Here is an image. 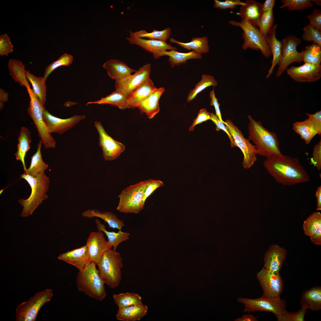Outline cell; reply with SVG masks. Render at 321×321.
Returning a JSON list of instances; mask_svg holds the SVG:
<instances>
[{"mask_svg":"<svg viewBox=\"0 0 321 321\" xmlns=\"http://www.w3.org/2000/svg\"><path fill=\"white\" fill-rule=\"evenodd\" d=\"M58 258L73 265L79 271L84 269L91 262L86 245L61 254Z\"/></svg>","mask_w":321,"mask_h":321,"instance_id":"cell-21","label":"cell"},{"mask_svg":"<svg viewBox=\"0 0 321 321\" xmlns=\"http://www.w3.org/2000/svg\"><path fill=\"white\" fill-rule=\"evenodd\" d=\"M151 64L148 63L140 67L133 75L115 81V90L128 96L136 88L150 78Z\"/></svg>","mask_w":321,"mask_h":321,"instance_id":"cell-15","label":"cell"},{"mask_svg":"<svg viewBox=\"0 0 321 321\" xmlns=\"http://www.w3.org/2000/svg\"><path fill=\"white\" fill-rule=\"evenodd\" d=\"M122 258L116 250L106 251L97 265L100 274L105 283L110 288L118 287L122 279Z\"/></svg>","mask_w":321,"mask_h":321,"instance_id":"cell-5","label":"cell"},{"mask_svg":"<svg viewBox=\"0 0 321 321\" xmlns=\"http://www.w3.org/2000/svg\"><path fill=\"white\" fill-rule=\"evenodd\" d=\"M30 101L27 111L35 125L39 135L45 149L54 148L56 142L51 136L44 122L43 111L45 108L30 87L27 89Z\"/></svg>","mask_w":321,"mask_h":321,"instance_id":"cell-8","label":"cell"},{"mask_svg":"<svg viewBox=\"0 0 321 321\" xmlns=\"http://www.w3.org/2000/svg\"><path fill=\"white\" fill-rule=\"evenodd\" d=\"M129 33V37H126L125 38L130 44L137 45L146 51L152 53L153 55L168 50H177L176 47L166 42L140 38L132 31H130Z\"/></svg>","mask_w":321,"mask_h":321,"instance_id":"cell-19","label":"cell"},{"mask_svg":"<svg viewBox=\"0 0 321 321\" xmlns=\"http://www.w3.org/2000/svg\"><path fill=\"white\" fill-rule=\"evenodd\" d=\"M249 139L255 144L257 154L267 157L282 153L276 133L264 127L260 121L254 120L249 115Z\"/></svg>","mask_w":321,"mask_h":321,"instance_id":"cell-2","label":"cell"},{"mask_svg":"<svg viewBox=\"0 0 321 321\" xmlns=\"http://www.w3.org/2000/svg\"><path fill=\"white\" fill-rule=\"evenodd\" d=\"M240 6L237 13L242 19L258 27L259 19L262 13V4L254 0H246Z\"/></svg>","mask_w":321,"mask_h":321,"instance_id":"cell-22","label":"cell"},{"mask_svg":"<svg viewBox=\"0 0 321 321\" xmlns=\"http://www.w3.org/2000/svg\"><path fill=\"white\" fill-rule=\"evenodd\" d=\"M287 73L296 81L313 82L317 81L321 77V66L304 63L300 66L291 67L287 70Z\"/></svg>","mask_w":321,"mask_h":321,"instance_id":"cell-18","label":"cell"},{"mask_svg":"<svg viewBox=\"0 0 321 321\" xmlns=\"http://www.w3.org/2000/svg\"><path fill=\"white\" fill-rule=\"evenodd\" d=\"M134 33L140 38L166 42L171 34V30L170 28L167 27L161 31L153 29L152 32H149L143 29L134 32Z\"/></svg>","mask_w":321,"mask_h":321,"instance_id":"cell-43","label":"cell"},{"mask_svg":"<svg viewBox=\"0 0 321 321\" xmlns=\"http://www.w3.org/2000/svg\"><path fill=\"white\" fill-rule=\"evenodd\" d=\"M293 129L307 144L310 143L316 135H320L317 128L308 118L303 121H297L294 123L293 125Z\"/></svg>","mask_w":321,"mask_h":321,"instance_id":"cell-33","label":"cell"},{"mask_svg":"<svg viewBox=\"0 0 321 321\" xmlns=\"http://www.w3.org/2000/svg\"><path fill=\"white\" fill-rule=\"evenodd\" d=\"M274 22L273 10L262 12L259 19L258 27L265 38L273 26Z\"/></svg>","mask_w":321,"mask_h":321,"instance_id":"cell-45","label":"cell"},{"mask_svg":"<svg viewBox=\"0 0 321 321\" xmlns=\"http://www.w3.org/2000/svg\"><path fill=\"white\" fill-rule=\"evenodd\" d=\"M26 76L32 85V90L35 95L44 106L46 101L47 86L43 77L35 76L31 73L29 70H27Z\"/></svg>","mask_w":321,"mask_h":321,"instance_id":"cell-38","label":"cell"},{"mask_svg":"<svg viewBox=\"0 0 321 321\" xmlns=\"http://www.w3.org/2000/svg\"><path fill=\"white\" fill-rule=\"evenodd\" d=\"M281 42V56L276 74L277 77H280L291 64L303 61L304 53V50L300 52L297 51V47L301 40L293 35H287Z\"/></svg>","mask_w":321,"mask_h":321,"instance_id":"cell-12","label":"cell"},{"mask_svg":"<svg viewBox=\"0 0 321 321\" xmlns=\"http://www.w3.org/2000/svg\"><path fill=\"white\" fill-rule=\"evenodd\" d=\"M43 113L44 122L51 133L62 134L86 118L84 115H75L68 118L61 119L52 115L45 108Z\"/></svg>","mask_w":321,"mask_h":321,"instance_id":"cell-16","label":"cell"},{"mask_svg":"<svg viewBox=\"0 0 321 321\" xmlns=\"http://www.w3.org/2000/svg\"><path fill=\"white\" fill-rule=\"evenodd\" d=\"M224 123L232 135L236 147L240 149L243 154V167L245 169H249L257 160V151L255 146L250 142L249 139L244 137L241 130L231 121L226 119Z\"/></svg>","mask_w":321,"mask_h":321,"instance_id":"cell-11","label":"cell"},{"mask_svg":"<svg viewBox=\"0 0 321 321\" xmlns=\"http://www.w3.org/2000/svg\"><path fill=\"white\" fill-rule=\"evenodd\" d=\"M53 296L52 289L37 292L28 301L21 303L16 309V321H35L40 308L51 300Z\"/></svg>","mask_w":321,"mask_h":321,"instance_id":"cell-10","label":"cell"},{"mask_svg":"<svg viewBox=\"0 0 321 321\" xmlns=\"http://www.w3.org/2000/svg\"><path fill=\"white\" fill-rule=\"evenodd\" d=\"M155 59H158L160 57L164 56H168V61L170 64L171 67L173 68L176 66H179L185 63L190 59H201L202 56L201 54L192 51L188 53H182L177 52L176 50L165 51L157 53L153 55Z\"/></svg>","mask_w":321,"mask_h":321,"instance_id":"cell-28","label":"cell"},{"mask_svg":"<svg viewBox=\"0 0 321 321\" xmlns=\"http://www.w3.org/2000/svg\"><path fill=\"white\" fill-rule=\"evenodd\" d=\"M7 66L10 75L15 81L26 89L30 87L26 76L27 70L21 61L11 59L8 61Z\"/></svg>","mask_w":321,"mask_h":321,"instance_id":"cell-31","label":"cell"},{"mask_svg":"<svg viewBox=\"0 0 321 321\" xmlns=\"http://www.w3.org/2000/svg\"><path fill=\"white\" fill-rule=\"evenodd\" d=\"M235 321H257V319L253 314H248L243 316L241 317L237 318Z\"/></svg>","mask_w":321,"mask_h":321,"instance_id":"cell-61","label":"cell"},{"mask_svg":"<svg viewBox=\"0 0 321 321\" xmlns=\"http://www.w3.org/2000/svg\"><path fill=\"white\" fill-rule=\"evenodd\" d=\"M169 40L171 43L177 44L185 49L189 51L193 50L201 54L207 53L209 51V41L207 37H193L191 41L188 43L182 42L173 38H170Z\"/></svg>","mask_w":321,"mask_h":321,"instance_id":"cell-34","label":"cell"},{"mask_svg":"<svg viewBox=\"0 0 321 321\" xmlns=\"http://www.w3.org/2000/svg\"><path fill=\"white\" fill-rule=\"evenodd\" d=\"M127 101V96L119 91L115 90L98 100L88 102L86 106L92 104H109L117 107L120 109H124L128 108Z\"/></svg>","mask_w":321,"mask_h":321,"instance_id":"cell-37","label":"cell"},{"mask_svg":"<svg viewBox=\"0 0 321 321\" xmlns=\"http://www.w3.org/2000/svg\"><path fill=\"white\" fill-rule=\"evenodd\" d=\"M86 245L90 261L97 265L104 253L111 248L108 241L106 240L103 232L100 231L91 232Z\"/></svg>","mask_w":321,"mask_h":321,"instance_id":"cell-17","label":"cell"},{"mask_svg":"<svg viewBox=\"0 0 321 321\" xmlns=\"http://www.w3.org/2000/svg\"><path fill=\"white\" fill-rule=\"evenodd\" d=\"M210 97L211 99L210 105L214 106L215 110V115L218 117L220 121L224 122L221 117L220 109V105L218 102V99L215 97L214 89L210 92Z\"/></svg>","mask_w":321,"mask_h":321,"instance_id":"cell-57","label":"cell"},{"mask_svg":"<svg viewBox=\"0 0 321 321\" xmlns=\"http://www.w3.org/2000/svg\"><path fill=\"white\" fill-rule=\"evenodd\" d=\"M13 45L12 44L10 37L7 34L0 36V55L7 56L13 51Z\"/></svg>","mask_w":321,"mask_h":321,"instance_id":"cell-50","label":"cell"},{"mask_svg":"<svg viewBox=\"0 0 321 321\" xmlns=\"http://www.w3.org/2000/svg\"><path fill=\"white\" fill-rule=\"evenodd\" d=\"M217 85L218 82L213 76L207 74L203 75L201 80L189 92L187 98V102H189L194 99L198 94L206 88L211 86L215 87Z\"/></svg>","mask_w":321,"mask_h":321,"instance_id":"cell-41","label":"cell"},{"mask_svg":"<svg viewBox=\"0 0 321 321\" xmlns=\"http://www.w3.org/2000/svg\"><path fill=\"white\" fill-rule=\"evenodd\" d=\"M165 90L163 87L156 88L138 106L141 112L145 113L149 119L153 118L159 112V101Z\"/></svg>","mask_w":321,"mask_h":321,"instance_id":"cell-23","label":"cell"},{"mask_svg":"<svg viewBox=\"0 0 321 321\" xmlns=\"http://www.w3.org/2000/svg\"><path fill=\"white\" fill-rule=\"evenodd\" d=\"M42 143L40 139L37 144L36 152L31 157L30 165L26 169L24 174L33 177L44 172L48 167V165L43 161L41 153Z\"/></svg>","mask_w":321,"mask_h":321,"instance_id":"cell-35","label":"cell"},{"mask_svg":"<svg viewBox=\"0 0 321 321\" xmlns=\"http://www.w3.org/2000/svg\"><path fill=\"white\" fill-rule=\"evenodd\" d=\"M257 278L262 288L263 295L269 297H280L284 283L279 272H271L263 267L257 274Z\"/></svg>","mask_w":321,"mask_h":321,"instance_id":"cell-14","label":"cell"},{"mask_svg":"<svg viewBox=\"0 0 321 321\" xmlns=\"http://www.w3.org/2000/svg\"><path fill=\"white\" fill-rule=\"evenodd\" d=\"M277 28V25H273L265 37L273 56L271 66L268 71L267 78H268L272 73L275 67L279 65L281 59V41L278 40L276 37V32Z\"/></svg>","mask_w":321,"mask_h":321,"instance_id":"cell-26","label":"cell"},{"mask_svg":"<svg viewBox=\"0 0 321 321\" xmlns=\"http://www.w3.org/2000/svg\"><path fill=\"white\" fill-rule=\"evenodd\" d=\"M18 141L17 150L15 155L16 159L22 162L25 172L27 169L25 158L26 153L31 148L32 141L31 132L26 127L23 126L21 128Z\"/></svg>","mask_w":321,"mask_h":321,"instance_id":"cell-30","label":"cell"},{"mask_svg":"<svg viewBox=\"0 0 321 321\" xmlns=\"http://www.w3.org/2000/svg\"><path fill=\"white\" fill-rule=\"evenodd\" d=\"M214 7L221 10L232 9L235 8L237 6L244 4V2L240 0H226L224 1L214 0Z\"/></svg>","mask_w":321,"mask_h":321,"instance_id":"cell-53","label":"cell"},{"mask_svg":"<svg viewBox=\"0 0 321 321\" xmlns=\"http://www.w3.org/2000/svg\"><path fill=\"white\" fill-rule=\"evenodd\" d=\"M109 76L116 81L120 80L136 70L128 67L122 61L116 59H110L103 65Z\"/></svg>","mask_w":321,"mask_h":321,"instance_id":"cell-25","label":"cell"},{"mask_svg":"<svg viewBox=\"0 0 321 321\" xmlns=\"http://www.w3.org/2000/svg\"><path fill=\"white\" fill-rule=\"evenodd\" d=\"M156 88L152 80L150 78H148L127 96L128 108H137Z\"/></svg>","mask_w":321,"mask_h":321,"instance_id":"cell-24","label":"cell"},{"mask_svg":"<svg viewBox=\"0 0 321 321\" xmlns=\"http://www.w3.org/2000/svg\"><path fill=\"white\" fill-rule=\"evenodd\" d=\"M98 231L104 232L108 238V242L110 246L113 247V249L116 250L118 246L121 243L125 241L130 238L129 233L122 232L119 230L117 232H109L106 229L105 225L97 219L95 221Z\"/></svg>","mask_w":321,"mask_h":321,"instance_id":"cell-36","label":"cell"},{"mask_svg":"<svg viewBox=\"0 0 321 321\" xmlns=\"http://www.w3.org/2000/svg\"><path fill=\"white\" fill-rule=\"evenodd\" d=\"M164 186L163 183L159 180L151 179L146 180V183L144 191L143 202L145 204L147 198L157 188Z\"/></svg>","mask_w":321,"mask_h":321,"instance_id":"cell-49","label":"cell"},{"mask_svg":"<svg viewBox=\"0 0 321 321\" xmlns=\"http://www.w3.org/2000/svg\"><path fill=\"white\" fill-rule=\"evenodd\" d=\"M304 32L302 39L307 42H312L313 43L321 46V31L317 30L309 24L305 25L303 27Z\"/></svg>","mask_w":321,"mask_h":321,"instance_id":"cell-47","label":"cell"},{"mask_svg":"<svg viewBox=\"0 0 321 321\" xmlns=\"http://www.w3.org/2000/svg\"><path fill=\"white\" fill-rule=\"evenodd\" d=\"M83 217L87 218L97 217L106 222L110 228L121 230L125 224L123 222L119 219L117 215L110 212H101L97 209L89 210L82 213Z\"/></svg>","mask_w":321,"mask_h":321,"instance_id":"cell-32","label":"cell"},{"mask_svg":"<svg viewBox=\"0 0 321 321\" xmlns=\"http://www.w3.org/2000/svg\"><path fill=\"white\" fill-rule=\"evenodd\" d=\"M237 300L244 304V312L265 311L273 313L276 316L287 311L286 302L280 297H269L263 295L257 298H239Z\"/></svg>","mask_w":321,"mask_h":321,"instance_id":"cell-9","label":"cell"},{"mask_svg":"<svg viewBox=\"0 0 321 321\" xmlns=\"http://www.w3.org/2000/svg\"><path fill=\"white\" fill-rule=\"evenodd\" d=\"M73 60V56L65 53L62 55L57 60L48 65L45 68L43 78L46 81L50 74L54 70L61 66H69Z\"/></svg>","mask_w":321,"mask_h":321,"instance_id":"cell-44","label":"cell"},{"mask_svg":"<svg viewBox=\"0 0 321 321\" xmlns=\"http://www.w3.org/2000/svg\"><path fill=\"white\" fill-rule=\"evenodd\" d=\"M8 100V94L2 88L0 89V101L3 103L5 102Z\"/></svg>","mask_w":321,"mask_h":321,"instance_id":"cell-62","label":"cell"},{"mask_svg":"<svg viewBox=\"0 0 321 321\" xmlns=\"http://www.w3.org/2000/svg\"><path fill=\"white\" fill-rule=\"evenodd\" d=\"M311 2L313 3H315L317 5L321 6V0H311Z\"/></svg>","mask_w":321,"mask_h":321,"instance_id":"cell-63","label":"cell"},{"mask_svg":"<svg viewBox=\"0 0 321 321\" xmlns=\"http://www.w3.org/2000/svg\"><path fill=\"white\" fill-rule=\"evenodd\" d=\"M229 23L232 26L239 27L242 30V37L244 42L242 48L243 50L248 48L256 51L259 50L266 58L272 55L265 38L257 27L243 19L240 21L231 20Z\"/></svg>","mask_w":321,"mask_h":321,"instance_id":"cell-7","label":"cell"},{"mask_svg":"<svg viewBox=\"0 0 321 321\" xmlns=\"http://www.w3.org/2000/svg\"><path fill=\"white\" fill-rule=\"evenodd\" d=\"M309 25L314 28L321 31V11L319 9H314L311 13L307 16Z\"/></svg>","mask_w":321,"mask_h":321,"instance_id":"cell-54","label":"cell"},{"mask_svg":"<svg viewBox=\"0 0 321 321\" xmlns=\"http://www.w3.org/2000/svg\"><path fill=\"white\" fill-rule=\"evenodd\" d=\"M264 167L277 182L292 185L310 181L309 176L296 158L282 153L267 157Z\"/></svg>","mask_w":321,"mask_h":321,"instance_id":"cell-1","label":"cell"},{"mask_svg":"<svg viewBox=\"0 0 321 321\" xmlns=\"http://www.w3.org/2000/svg\"><path fill=\"white\" fill-rule=\"evenodd\" d=\"M210 120H211L215 124V129L217 131L221 130L224 131L227 134L230 141L231 147H236V144L232 135L229 133L224 123V121L222 122L220 121L218 117L213 113H210Z\"/></svg>","mask_w":321,"mask_h":321,"instance_id":"cell-51","label":"cell"},{"mask_svg":"<svg viewBox=\"0 0 321 321\" xmlns=\"http://www.w3.org/2000/svg\"><path fill=\"white\" fill-rule=\"evenodd\" d=\"M301 307L316 311L321 309V287L314 286L303 291L300 301Z\"/></svg>","mask_w":321,"mask_h":321,"instance_id":"cell-27","label":"cell"},{"mask_svg":"<svg viewBox=\"0 0 321 321\" xmlns=\"http://www.w3.org/2000/svg\"><path fill=\"white\" fill-rule=\"evenodd\" d=\"M312 157L310 159V165H313L318 170L321 169V140L315 145L313 148Z\"/></svg>","mask_w":321,"mask_h":321,"instance_id":"cell-52","label":"cell"},{"mask_svg":"<svg viewBox=\"0 0 321 321\" xmlns=\"http://www.w3.org/2000/svg\"><path fill=\"white\" fill-rule=\"evenodd\" d=\"M303 61L317 66H321V46L313 43L309 45L304 50Z\"/></svg>","mask_w":321,"mask_h":321,"instance_id":"cell-42","label":"cell"},{"mask_svg":"<svg viewBox=\"0 0 321 321\" xmlns=\"http://www.w3.org/2000/svg\"><path fill=\"white\" fill-rule=\"evenodd\" d=\"M21 177L27 182L31 189V193L29 198L18 200V202L23 207L20 216L26 217L32 215L39 204L48 197L46 193L49 190V179L44 172L35 177L24 173Z\"/></svg>","mask_w":321,"mask_h":321,"instance_id":"cell-3","label":"cell"},{"mask_svg":"<svg viewBox=\"0 0 321 321\" xmlns=\"http://www.w3.org/2000/svg\"><path fill=\"white\" fill-rule=\"evenodd\" d=\"M3 103H3V102H1V101L0 102V110H1L2 108L4 107V104H3Z\"/></svg>","mask_w":321,"mask_h":321,"instance_id":"cell-64","label":"cell"},{"mask_svg":"<svg viewBox=\"0 0 321 321\" xmlns=\"http://www.w3.org/2000/svg\"><path fill=\"white\" fill-rule=\"evenodd\" d=\"M95 263L91 262L84 269L79 271L76 278V285L79 291L101 301L105 298L107 293L104 287L105 283Z\"/></svg>","mask_w":321,"mask_h":321,"instance_id":"cell-4","label":"cell"},{"mask_svg":"<svg viewBox=\"0 0 321 321\" xmlns=\"http://www.w3.org/2000/svg\"><path fill=\"white\" fill-rule=\"evenodd\" d=\"M280 9L287 7L289 11L302 10L313 6L311 0H281Z\"/></svg>","mask_w":321,"mask_h":321,"instance_id":"cell-46","label":"cell"},{"mask_svg":"<svg viewBox=\"0 0 321 321\" xmlns=\"http://www.w3.org/2000/svg\"><path fill=\"white\" fill-rule=\"evenodd\" d=\"M303 229L306 235L311 237L321 230V213L314 212L304 221Z\"/></svg>","mask_w":321,"mask_h":321,"instance_id":"cell-40","label":"cell"},{"mask_svg":"<svg viewBox=\"0 0 321 321\" xmlns=\"http://www.w3.org/2000/svg\"><path fill=\"white\" fill-rule=\"evenodd\" d=\"M315 196L317 199V210H321V186H319L316 191Z\"/></svg>","mask_w":321,"mask_h":321,"instance_id":"cell-59","label":"cell"},{"mask_svg":"<svg viewBox=\"0 0 321 321\" xmlns=\"http://www.w3.org/2000/svg\"><path fill=\"white\" fill-rule=\"evenodd\" d=\"M307 310L301 307L295 312H289L286 311L284 314L276 317L278 321H304Z\"/></svg>","mask_w":321,"mask_h":321,"instance_id":"cell-48","label":"cell"},{"mask_svg":"<svg viewBox=\"0 0 321 321\" xmlns=\"http://www.w3.org/2000/svg\"><path fill=\"white\" fill-rule=\"evenodd\" d=\"M148 307L141 304L133 305L118 309L116 319L122 321L140 320L147 314Z\"/></svg>","mask_w":321,"mask_h":321,"instance_id":"cell-29","label":"cell"},{"mask_svg":"<svg viewBox=\"0 0 321 321\" xmlns=\"http://www.w3.org/2000/svg\"><path fill=\"white\" fill-rule=\"evenodd\" d=\"M146 180L130 185L118 196L119 201L116 210L125 213L137 214L143 209L144 191Z\"/></svg>","mask_w":321,"mask_h":321,"instance_id":"cell-6","label":"cell"},{"mask_svg":"<svg viewBox=\"0 0 321 321\" xmlns=\"http://www.w3.org/2000/svg\"><path fill=\"white\" fill-rule=\"evenodd\" d=\"M94 126L98 133L99 145L102 150L104 159L109 161L118 158L125 150V146L108 135L100 121H95Z\"/></svg>","mask_w":321,"mask_h":321,"instance_id":"cell-13","label":"cell"},{"mask_svg":"<svg viewBox=\"0 0 321 321\" xmlns=\"http://www.w3.org/2000/svg\"><path fill=\"white\" fill-rule=\"evenodd\" d=\"M113 297L115 304L119 308L143 303L141 297L136 293H120L114 294Z\"/></svg>","mask_w":321,"mask_h":321,"instance_id":"cell-39","label":"cell"},{"mask_svg":"<svg viewBox=\"0 0 321 321\" xmlns=\"http://www.w3.org/2000/svg\"><path fill=\"white\" fill-rule=\"evenodd\" d=\"M310 237L311 241L314 244L319 245H321V230Z\"/></svg>","mask_w":321,"mask_h":321,"instance_id":"cell-60","label":"cell"},{"mask_svg":"<svg viewBox=\"0 0 321 321\" xmlns=\"http://www.w3.org/2000/svg\"><path fill=\"white\" fill-rule=\"evenodd\" d=\"M287 252L285 249L278 245L270 246L265 254L264 268L271 272H279L286 258Z\"/></svg>","mask_w":321,"mask_h":321,"instance_id":"cell-20","label":"cell"},{"mask_svg":"<svg viewBox=\"0 0 321 321\" xmlns=\"http://www.w3.org/2000/svg\"><path fill=\"white\" fill-rule=\"evenodd\" d=\"M308 119L311 122L318 130L320 135L321 134V111H317L314 114L306 113Z\"/></svg>","mask_w":321,"mask_h":321,"instance_id":"cell-56","label":"cell"},{"mask_svg":"<svg viewBox=\"0 0 321 321\" xmlns=\"http://www.w3.org/2000/svg\"><path fill=\"white\" fill-rule=\"evenodd\" d=\"M275 2V0H266L262 4V12L273 10Z\"/></svg>","mask_w":321,"mask_h":321,"instance_id":"cell-58","label":"cell"},{"mask_svg":"<svg viewBox=\"0 0 321 321\" xmlns=\"http://www.w3.org/2000/svg\"><path fill=\"white\" fill-rule=\"evenodd\" d=\"M209 119H210V113L208 112L205 108L200 109L196 117L194 119L192 125L190 126L189 131H193L194 127L196 125Z\"/></svg>","mask_w":321,"mask_h":321,"instance_id":"cell-55","label":"cell"}]
</instances>
